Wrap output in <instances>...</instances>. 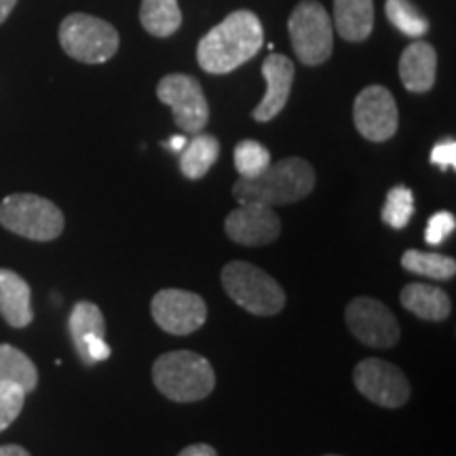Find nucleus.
Instances as JSON below:
<instances>
[{"label":"nucleus","mask_w":456,"mask_h":456,"mask_svg":"<svg viewBox=\"0 0 456 456\" xmlns=\"http://www.w3.org/2000/svg\"><path fill=\"white\" fill-rule=\"evenodd\" d=\"M265 45V28L252 11H235L199 41V66L209 74H228L243 66Z\"/></svg>","instance_id":"nucleus-1"},{"label":"nucleus","mask_w":456,"mask_h":456,"mask_svg":"<svg viewBox=\"0 0 456 456\" xmlns=\"http://www.w3.org/2000/svg\"><path fill=\"white\" fill-rule=\"evenodd\" d=\"M315 169L300 157L281 159L271 163L256 178H239L232 195L239 203H260L266 208L302 201L315 188Z\"/></svg>","instance_id":"nucleus-2"},{"label":"nucleus","mask_w":456,"mask_h":456,"mask_svg":"<svg viewBox=\"0 0 456 456\" xmlns=\"http://www.w3.org/2000/svg\"><path fill=\"white\" fill-rule=\"evenodd\" d=\"M155 387L171 402L191 403L205 399L216 387L212 363L192 351L165 353L152 366Z\"/></svg>","instance_id":"nucleus-3"},{"label":"nucleus","mask_w":456,"mask_h":456,"mask_svg":"<svg viewBox=\"0 0 456 456\" xmlns=\"http://www.w3.org/2000/svg\"><path fill=\"white\" fill-rule=\"evenodd\" d=\"M222 288L241 309L252 315L271 317L283 311L285 292L269 273L249 262H228L222 269Z\"/></svg>","instance_id":"nucleus-4"},{"label":"nucleus","mask_w":456,"mask_h":456,"mask_svg":"<svg viewBox=\"0 0 456 456\" xmlns=\"http://www.w3.org/2000/svg\"><path fill=\"white\" fill-rule=\"evenodd\" d=\"M0 224L32 241H53L64 232V214L49 199L17 192L0 203Z\"/></svg>","instance_id":"nucleus-5"},{"label":"nucleus","mask_w":456,"mask_h":456,"mask_svg":"<svg viewBox=\"0 0 456 456\" xmlns=\"http://www.w3.org/2000/svg\"><path fill=\"white\" fill-rule=\"evenodd\" d=\"M60 45L72 60L104 64L118 51V32L100 17L72 13L60 26Z\"/></svg>","instance_id":"nucleus-6"},{"label":"nucleus","mask_w":456,"mask_h":456,"mask_svg":"<svg viewBox=\"0 0 456 456\" xmlns=\"http://www.w3.org/2000/svg\"><path fill=\"white\" fill-rule=\"evenodd\" d=\"M289 41L296 57L305 66H319L330 60L334 49L332 21L326 7L317 0H302L296 4L288 21Z\"/></svg>","instance_id":"nucleus-7"},{"label":"nucleus","mask_w":456,"mask_h":456,"mask_svg":"<svg viewBox=\"0 0 456 456\" xmlns=\"http://www.w3.org/2000/svg\"><path fill=\"white\" fill-rule=\"evenodd\" d=\"M157 98L174 112V121L186 134H201L209 121V106L201 83L188 74H167L157 85Z\"/></svg>","instance_id":"nucleus-8"},{"label":"nucleus","mask_w":456,"mask_h":456,"mask_svg":"<svg viewBox=\"0 0 456 456\" xmlns=\"http://www.w3.org/2000/svg\"><path fill=\"white\" fill-rule=\"evenodd\" d=\"M346 326L359 342L372 349H391L399 340V323L391 309L380 300L359 296L346 305Z\"/></svg>","instance_id":"nucleus-9"},{"label":"nucleus","mask_w":456,"mask_h":456,"mask_svg":"<svg viewBox=\"0 0 456 456\" xmlns=\"http://www.w3.org/2000/svg\"><path fill=\"white\" fill-rule=\"evenodd\" d=\"M357 391L376 406L399 408L410 399V383L397 366L383 359L368 357L357 363L353 372Z\"/></svg>","instance_id":"nucleus-10"},{"label":"nucleus","mask_w":456,"mask_h":456,"mask_svg":"<svg viewBox=\"0 0 456 456\" xmlns=\"http://www.w3.org/2000/svg\"><path fill=\"white\" fill-rule=\"evenodd\" d=\"M152 319L157 326L174 336H188L208 319V305L201 296L186 289H161L155 294L151 305Z\"/></svg>","instance_id":"nucleus-11"},{"label":"nucleus","mask_w":456,"mask_h":456,"mask_svg":"<svg viewBox=\"0 0 456 456\" xmlns=\"http://www.w3.org/2000/svg\"><path fill=\"white\" fill-rule=\"evenodd\" d=\"M353 121L359 134L370 142L391 140L399 127V112L391 91L383 85L363 89L353 106Z\"/></svg>","instance_id":"nucleus-12"},{"label":"nucleus","mask_w":456,"mask_h":456,"mask_svg":"<svg viewBox=\"0 0 456 456\" xmlns=\"http://www.w3.org/2000/svg\"><path fill=\"white\" fill-rule=\"evenodd\" d=\"M241 208L232 209L226 216L224 231L228 239L245 248L269 245L281 235V220L275 209L260 203H239Z\"/></svg>","instance_id":"nucleus-13"},{"label":"nucleus","mask_w":456,"mask_h":456,"mask_svg":"<svg viewBox=\"0 0 456 456\" xmlns=\"http://www.w3.org/2000/svg\"><path fill=\"white\" fill-rule=\"evenodd\" d=\"M294 61L281 53H271L262 64V77L266 81L265 98L254 110V118L258 123H269L288 104L294 85Z\"/></svg>","instance_id":"nucleus-14"},{"label":"nucleus","mask_w":456,"mask_h":456,"mask_svg":"<svg viewBox=\"0 0 456 456\" xmlns=\"http://www.w3.org/2000/svg\"><path fill=\"white\" fill-rule=\"evenodd\" d=\"M437 55L429 43L416 41L406 47L399 60V77L412 94H425L436 85Z\"/></svg>","instance_id":"nucleus-15"},{"label":"nucleus","mask_w":456,"mask_h":456,"mask_svg":"<svg viewBox=\"0 0 456 456\" xmlns=\"http://www.w3.org/2000/svg\"><path fill=\"white\" fill-rule=\"evenodd\" d=\"M30 296L26 279L9 269H0V315L11 328H26L32 323Z\"/></svg>","instance_id":"nucleus-16"},{"label":"nucleus","mask_w":456,"mask_h":456,"mask_svg":"<svg viewBox=\"0 0 456 456\" xmlns=\"http://www.w3.org/2000/svg\"><path fill=\"white\" fill-rule=\"evenodd\" d=\"M334 24L345 41H366L374 30V0H334Z\"/></svg>","instance_id":"nucleus-17"},{"label":"nucleus","mask_w":456,"mask_h":456,"mask_svg":"<svg viewBox=\"0 0 456 456\" xmlns=\"http://www.w3.org/2000/svg\"><path fill=\"white\" fill-rule=\"evenodd\" d=\"M403 309L414 313L416 317L425 319V322H444L452 311V302L450 296L442 288L427 283H410L402 289Z\"/></svg>","instance_id":"nucleus-18"},{"label":"nucleus","mask_w":456,"mask_h":456,"mask_svg":"<svg viewBox=\"0 0 456 456\" xmlns=\"http://www.w3.org/2000/svg\"><path fill=\"white\" fill-rule=\"evenodd\" d=\"M220 157V142L209 134H195L180 155V171L188 180H201Z\"/></svg>","instance_id":"nucleus-19"},{"label":"nucleus","mask_w":456,"mask_h":456,"mask_svg":"<svg viewBox=\"0 0 456 456\" xmlns=\"http://www.w3.org/2000/svg\"><path fill=\"white\" fill-rule=\"evenodd\" d=\"M140 21L152 37L167 38L182 26V11L178 0H142Z\"/></svg>","instance_id":"nucleus-20"},{"label":"nucleus","mask_w":456,"mask_h":456,"mask_svg":"<svg viewBox=\"0 0 456 456\" xmlns=\"http://www.w3.org/2000/svg\"><path fill=\"white\" fill-rule=\"evenodd\" d=\"M0 380L32 393L38 385V370L26 353L11 345H0Z\"/></svg>","instance_id":"nucleus-21"},{"label":"nucleus","mask_w":456,"mask_h":456,"mask_svg":"<svg viewBox=\"0 0 456 456\" xmlns=\"http://www.w3.org/2000/svg\"><path fill=\"white\" fill-rule=\"evenodd\" d=\"M106 334V322L102 315L100 306L94 302H77L70 315V336L74 340V346L81 353L85 345L95 338H104Z\"/></svg>","instance_id":"nucleus-22"},{"label":"nucleus","mask_w":456,"mask_h":456,"mask_svg":"<svg viewBox=\"0 0 456 456\" xmlns=\"http://www.w3.org/2000/svg\"><path fill=\"white\" fill-rule=\"evenodd\" d=\"M402 266L414 275L437 279V281H448L454 277L456 262L450 256L420 252V249H408L402 256Z\"/></svg>","instance_id":"nucleus-23"},{"label":"nucleus","mask_w":456,"mask_h":456,"mask_svg":"<svg viewBox=\"0 0 456 456\" xmlns=\"http://www.w3.org/2000/svg\"><path fill=\"white\" fill-rule=\"evenodd\" d=\"M385 13L403 37L423 38L429 32V21L410 0H387Z\"/></svg>","instance_id":"nucleus-24"},{"label":"nucleus","mask_w":456,"mask_h":456,"mask_svg":"<svg viewBox=\"0 0 456 456\" xmlns=\"http://www.w3.org/2000/svg\"><path fill=\"white\" fill-rule=\"evenodd\" d=\"M271 165L269 148L256 140H241L235 146V167L241 178H256Z\"/></svg>","instance_id":"nucleus-25"},{"label":"nucleus","mask_w":456,"mask_h":456,"mask_svg":"<svg viewBox=\"0 0 456 456\" xmlns=\"http://www.w3.org/2000/svg\"><path fill=\"white\" fill-rule=\"evenodd\" d=\"M414 216V195L408 186H393L385 199L383 220L391 228H406Z\"/></svg>","instance_id":"nucleus-26"},{"label":"nucleus","mask_w":456,"mask_h":456,"mask_svg":"<svg viewBox=\"0 0 456 456\" xmlns=\"http://www.w3.org/2000/svg\"><path fill=\"white\" fill-rule=\"evenodd\" d=\"M26 402V391L13 383L0 380V433L13 425V420L21 414Z\"/></svg>","instance_id":"nucleus-27"},{"label":"nucleus","mask_w":456,"mask_h":456,"mask_svg":"<svg viewBox=\"0 0 456 456\" xmlns=\"http://www.w3.org/2000/svg\"><path fill=\"white\" fill-rule=\"evenodd\" d=\"M456 228V218L450 212H437L433 214L429 222H427L425 241L429 245H442L444 239L450 237Z\"/></svg>","instance_id":"nucleus-28"},{"label":"nucleus","mask_w":456,"mask_h":456,"mask_svg":"<svg viewBox=\"0 0 456 456\" xmlns=\"http://www.w3.org/2000/svg\"><path fill=\"white\" fill-rule=\"evenodd\" d=\"M431 163L446 171L448 167L454 169L456 165V142L454 140H442L433 146L431 151Z\"/></svg>","instance_id":"nucleus-29"},{"label":"nucleus","mask_w":456,"mask_h":456,"mask_svg":"<svg viewBox=\"0 0 456 456\" xmlns=\"http://www.w3.org/2000/svg\"><path fill=\"white\" fill-rule=\"evenodd\" d=\"M178 456H218V452L208 444H192V446H186Z\"/></svg>","instance_id":"nucleus-30"},{"label":"nucleus","mask_w":456,"mask_h":456,"mask_svg":"<svg viewBox=\"0 0 456 456\" xmlns=\"http://www.w3.org/2000/svg\"><path fill=\"white\" fill-rule=\"evenodd\" d=\"M0 456H32L26 448L17 446V444H7V446H0Z\"/></svg>","instance_id":"nucleus-31"},{"label":"nucleus","mask_w":456,"mask_h":456,"mask_svg":"<svg viewBox=\"0 0 456 456\" xmlns=\"http://www.w3.org/2000/svg\"><path fill=\"white\" fill-rule=\"evenodd\" d=\"M17 0H0V24L11 15V11L15 9Z\"/></svg>","instance_id":"nucleus-32"},{"label":"nucleus","mask_w":456,"mask_h":456,"mask_svg":"<svg viewBox=\"0 0 456 456\" xmlns=\"http://www.w3.org/2000/svg\"><path fill=\"white\" fill-rule=\"evenodd\" d=\"M186 146V138L184 135H174V138H171L169 142H165V148H169V151H180L182 152V148Z\"/></svg>","instance_id":"nucleus-33"},{"label":"nucleus","mask_w":456,"mask_h":456,"mask_svg":"<svg viewBox=\"0 0 456 456\" xmlns=\"http://www.w3.org/2000/svg\"><path fill=\"white\" fill-rule=\"evenodd\" d=\"M326 456H338V454H326Z\"/></svg>","instance_id":"nucleus-34"}]
</instances>
